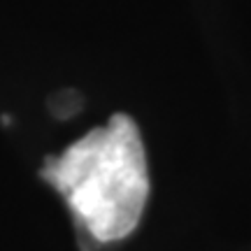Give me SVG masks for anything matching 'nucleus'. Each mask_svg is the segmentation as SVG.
<instances>
[{"instance_id":"f257e3e1","label":"nucleus","mask_w":251,"mask_h":251,"mask_svg":"<svg viewBox=\"0 0 251 251\" xmlns=\"http://www.w3.org/2000/svg\"><path fill=\"white\" fill-rule=\"evenodd\" d=\"M42 177L65 198L77 224L96 242L128 237L149 200L147 153L128 114H114L61 156H49Z\"/></svg>"}]
</instances>
